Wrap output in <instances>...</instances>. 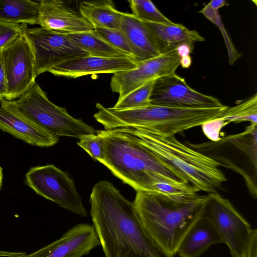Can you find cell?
<instances>
[{"label": "cell", "mask_w": 257, "mask_h": 257, "mask_svg": "<svg viewBox=\"0 0 257 257\" xmlns=\"http://www.w3.org/2000/svg\"><path fill=\"white\" fill-rule=\"evenodd\" d=\"M207 5L213 10H218L220 8L227 6L228 4L224 0H212Z\"/></svg>", "instance_id": "cell-35"}, {"label": "cell", "mask_w": 257, "mask_h": 257, "mask_svg": "<svg viewBox=\"0 0 257 257\" xmlns=\"http://www.w3.org/2000/svg\"><path fill=\"white\" fill-rule=\"evenodd\" d=\"M39 4L31 0H0V21L37 24Z\"/></svg>", "instance_id": "cell-22"}, {"label": "cell", "mask_w": 257, "mask_h": 257, "mask_svg": "<svg viewBox=\"0 0 257 257\" xmlns=\"http://www.w3.org/2000/svg\"><path fill=\"white\" fill-rule=\"evenodd\" d=\"M79 140L77 145L93 159L99 162L103 160L104 155L103 142L98 133L97 135L85 136Z\"/></svg>", "instance_id": "cell-29"}, {"label": "cell", "mask_w": 257, "mask_h": 257, "mask_svg": "<svg viewBox=\"0 0 257 257\" xmlns=\"http://www.w3.org/2000/svg\"><path fill=\"white\" fill-rule=\"evenodd\" d=\"M66 34L81 49L87 52L89 55L102 57L127 56L104 40L94 29L79 33Z\"/></svg>", "instance_id": "cell-23"}, {"label": "cell", "mask_w": 257, "mask_h": 257, "mask_svg": "<svg viewBox=\"0 0 257 257\" xmlns=\"http://www.w3.org/2000/svg\"><path fill=\"white\" fill-rule=\"evenodd\" d=\"M3 178V172H2V168L0 166V190L1 188L2 185Z\"/></svg>", "instance_id": "cell-37"}, {"label": "cell", "mask_w": 257, "mask_h": 257, "mask_svg": "<svg viewBox=\"0 0 257 257\" xmlns=\"http://www.w3.org/2000/svg\"><path fill=\"white\" fill-rule=\"evenodd\" d=\"M0 130L38 147H51L59 141L58 137L48 133L24 116L11 100H0Z\"/></svg>", "instance_id": "cell-17"}, {"label": "cell", "mask_w": 257, "mask_h": 257, "mask_svg": "<svg viewBox=\"0 0 257 257\" xmlns=\"http://www.w3.org/2000/svg\"><path fill=\"white\" fill-rule=\"evenodd\" d=\"M25 33L34 54L37 76L66 61L89 55L66 33L41 27L27 28Z\"/></svg>", "instance_id": "cell-11"}, {"label": "cell", "mask_w": 257, "mask_h": 257, "mask_svg": "<svg viewBox=\"0 0 257 257\" xmlns=\"http://www.w3.org/2000/svg\"><path fill=\"white\" fill-rule=\"evenodd\" d=\"M150 102L153 104L190 108H217L224 105L217 98L191 88L185 79L176 73L155 80Z\"/></svg>", "instance_id": "cell-13"}, {"label": "cell", "mask_w": 257, "mask_h": 257, "mask_svg": "<svg viewBox=\"0 0 257 257\" xmlns=\"http://www.w3.org/2000/svg\"><path fill=\"white\" fill-rule=\"evenodd\" d=\"M26 184L37 194L60 207L83 217L87 216L74 181L54 165L31 168L26 174Z\"/></svg>", "instance_id": "cell-9"}, {"label": "cell", "mask_w": 257, "mask_h": 257, "mask_svg": "<svg viewBox=\"0 0 257 257\" xmlns=\"http://www.w3.org/2000/svg\"><path fill=\"white\" fill-rule=\"evenodd\" d=\"M244 257H257V230L253 229Z\"/></svg>", "instance_id": "cell-32"}, {"label": "cell", "mask_w": 257, "mask_h": 257, "mask_svg": "<svg viewBox=\"0 0 257 257\" xmlns=\"http://www.w3.org/2000/svg\"><path fill=\"white\" fill-rule=\"evenodd\" d=\"M192 64L190 56H187L180 58V65L183 68H188Z\"/></svg>", "instance_id": "cell-36"}, {"label": "cell", "mask_w": 257, "mask_h": 257, "mask_svg": "<svg viewBox=\"0 0 257 257\" xmlns=\"http://www.w3.org/2000/svg\"><path fill=\"white\" fill-rule=\"evenodd\" d=\"M119 30L125 37L132 57L137 63L161 54L143 22L132 14L123 13Z\"/></svg>", "instance_id": "cell-20"}, {"label": "cell", "mask_w": 257, "mask_h": 257, "mask_svg": "<svg viewBox=\"0 0 257 257\" xmlns=\"http://www.w3.org/2000/svg\"><path fill=\"white\" fill-rule=\"evenodd\" d=\"M130 133L156 156L170 165L199 191L217 193L226 181L219 164L178 140L142 127H121Z\"/></svg>", "instance_id": "cell-5"}, {"label": "cell", "mask_w": 257, "mask_h": 257, "mask_svg": "<svg viewBox=\"0 0 257 257\" xmlns=\"http://www.w3.org/2000/svg\"><path fill=\"white\" fill-rule=\"evenodd\" d=\"M27 28V24L0 21V50L13 42Z\"/></svg>", "instance_id": "cell-30"}, {"label": "cell", "mask_w": 257, "mask_h": 257, "mask_svg": "<svg viewBox=\"0 0 257 257\" xmlns=\"http://www.w3.org/2000/svg\"><path fill=\"white\" fill-rule=\"evenodd\" d=\"M204 213L213 223L232 257H244L252 230L230 202L217 193L206 195Z\"/></svg>", "instance_id": "cell-8"}, {"label": "cell", "mask_w": 257, "mask_h": 257, "mask_svg": "<svg viewBox=\"0 0 257 257\" xmlns=\"http://www.w3.org/2000/svg\"><path fill=\"white\" fill-rule=\"evenodd\" d=\"M193 49V44L184 43L179 45L175 50L180 58L189 56Z\"/></svg>", "instance_id": "cell-34"}, {"label": "cell", "mask_w": 257, "mask_h": 257, "mask_svg": "<svg viewBox=\"0 0 257 257\" xmlns=\"http://www.w3.org/2000/svg\"><path fill=\"white\" fill-rule=\"evenodd\" d=\"M226 106L190 108L150 104L135 108L116 109L97 103L94 117L105 130L142 127L164 136H172L219 117Z\"/></svg>", "instance_id": "cell-4"}, {"label": "cell", "mask_w": 257, "mask_h": 257, "mask_svg": "<svg viewBox=\"0 0 257 257\" xmlns=\"http://www.w3.org/2000/svg\"><path fill=\"white\" fill-rule=\"evenodd\" d=\"M199 13H202L208 20L215 24L220 30L227 48L229 64L230 65H232L241 55L235 50L231 43L224 28L223 24L221 20V17L218 13V10H213L207 5Z\"/></svg>", "instance_id": "cell-27"}, {"label": "cell", "mask_w": 257, "mask_h": 257, "mask_svg": "<svg viewBox=\"0 0 257 257\" xmlns=\"http://www.w3.org/2000/svg\"><path fill=\"white\" fill-rule=\"evenodd\" d=\"M219 117L226 125L243 121L257 123V94L233 106H226Z\"/></svg>", "instance_id": "cell-24"}, {"label": "cell", "mask_w": 257, "mask_h": 257, "mask_svg": "<svg viewBox=\"0 0 257 257\" xmlns=\"http://www.w3.org/2000/svg\"><path fill=\"white\" fill-rule=\"evenodd\" d=\"M7 90V80L0 50V100L5 99Z\"/></svg>", "instance_id": "cell-33"}, {"label": "cell", "mask_w": 257, "mask_h": 257, "mask_svg": "<svg viewBox=\"0 0 257 257\" xmlns=\"http://www.w3.org/2000/svg\"><path fill=\"white\" fill-rule=\"evenodd\" d=\"M7 80L5 99H18L36 83L34 54L25 31L1 50Z\"/></svg>", "instance_id": "cell-10"}, {"label": "cell", "mask_w": 257, "mask_h": 257, "mask_svg": "<svg viewBox=\"0 0 257 257\" xmlns=\"http://www.w3.org/2000/svg\"><path fill=\"white\" fill-rule=\"evenodd\" d=\"M81 15L95 28L119 30L123 13L109 0L83 1L78 7Z\"/></svg>", "instance_id": "cell-21"}, {"label": "cell", "mask_w": 257, "mask_h": 257, "mask_svg": "<svg viewBox=\"0 0 257 257\" xmlns=\"http://www.w3.org/2000/svg\"><path fill=\"white\" fill-rule=\"evenodd\" d=\"M189 147L207 156L243 178L249 194L257 197V123H250L238 134L216 141L192 144Z\"/></svg>", "instance_id": "cell-6"}, {"label": "cell", "mask_w": 257, "mask_h": 257, "mask_svg": "<svg viewBox=\"0 0 257 257\" xmlns=\"http://www.w3.org/2000/svg\"><path fill=\"white\" fill-rule=\"evenodd\" d=\"M143 23L161 54L172 51L184 43L194 44L205 41L197 31L181 24Z\"/></svg>", "instance_id": "cell-18"}, {"label": "cell", "mask_w": 257, "mask_h": 257, "mask_svg": "<svg viewBox=\"0 0 257 257\" xmlns=\"http://www.w3.org/2000/svg\"><path fill=\"white\" fill-rule=\"evenodd\" d=\"M226 124L219 117L205 122L201 125L203 132L210 141L219 140L221 129Z\"/></svg>", "instance_id": "cell-31"}, {"label": "cell", "mask_w": 257, "mask_h": 257, "mask_svg": "<svg viewBox=\"0 0 257 257\" xmlns=\"http://www.w3.org/2000/svg\"><path fill=\"white\" fill-rule=\"evenodd\" d=\"M180 57L175 49L138 63L131 70L113 75L110 86L120 99L147 83L176 73Z\"/></svg>", "instance_id": "cell-12"}, {"label": "cell", "mask_w": 257, "mask_h": 257, "mask_svg": "<svg viewBox=\"0 0 257 257\" xmlns=\"http://www.w3.org/2000/svg\"><path fill=\"white\" fill-rule=\"evenodd\" d=\"M99 245L100 242L94 225L80 223L47 246L20 257H82Z\"/></svg>", "instance_id": "cell-14"}, {"label": "cell", "mask_w": 257, "mask_h": 257, "mask_svg": "<svg viewBox=\"0 0 257 257\" xmlns=\"http://www.w3.org/2000/svg\"><path fill=\"white\" fill-rule=\"evenodd\" d=\"M155 80L150 81L139 88L118 99L113 107L116 109L141 107L151 104L150 96Z\"/></svg>", "instance_id": "cell-26"}, {"label": "cell", "mask_w": 257, "mask_h": 257, "mask_svg": "<svg viewBox=\"0 0 257 257\" xmlns=\"http://www.w3.org/2000/svg\"><path fill=\"white\" fill-rule=\"evenodd\" d=\"M37 25L46 30L75 33L94 29L93 26L66 2L41 0Z\"/></svg>", "instance_id": "cell-16"}, {"label": "cell", "mask_w": 257, "mask_h": 257, "mask_svg": "<svg viewBox=\"0 0 257 257\" xmlns=\"http://www.w3.org/2000/svg\"><path fill=\"white\" fill-rule=\"evenodd\" d=\"M90 214L105 257H169L143 227L134 202L107 181L93 186Z\"/></svg>", "instance_id": "cell-1"}, {"label": "cell", "mask_w": 257, "mask_h": 257, "mask_svg": "<svg viewBox=\"0 0 257 257\" xmlns=\"http://www.w3.org/2000/svg\"><path fill=\"white\" fill-rule=\"evenodd\" d=\"M206 195L190 201L173 202L151 192L137 191L134 201L146 231L169 257L203 213Z\"/></svg>", "instance_id": "cell-3"}, {"label": "cell", "mask_w": 257, "mask_h": 257, "mask_svg": "<svg viewBox=\"0 0 257 257\" xmlns=\"http://www.w3.org/2000/svg\"><path fill=\"white\" fill-rule=\"evenodd\" d=\"M11 101L26 118L58 138L65 136L80 139L99 133V131L86 124L82 119L70 115L65 108L50 101L36 82L17 100Z\"/></svg>", "instance_id": "cell-7"}, {"label": "cell", "mask_w": 257, "mask_h": 257, "mask_svg": "<svg viewBox=\"0 0 257 257\" xmlns=\"http://www.w3.org/2000/svg\"><path fill=\"white\" fill-rule=\"evenodd\" d=\"M132 15L143 22L171 24L173 22L166 17L150 0L128 1Z\"/></svg>", "instance_id": "cell-25"}, {"label": "cell", "mask_w": 257, "mask_h": 257, "mask_svg": "<svg viewBox=\"0 0 257 257\" xmlns=\"http://www.w3.org/2000/svg\"><path fill=\"white\" fill-rule=\"evenodd\" d=\"M223 243L213 223L204 213L181 241L177 253L180 257H199L211 245Z\"/></svg>", "instance_id": "cell-19"}, {"label": "cell", "mask_w": 257, "mask_h": 257, "mask_svg": "<svg viewBox=\"0 0 257 257\" xmlns=\"http://www.w3.org/2000/svg\"><path fill=\"white\" fill-rule=\"evenodd\" d=\"M104 145L100 163L137 191L149 192L152 179L163 178L176 184L189 183L183 176L156 156L123 128L99 131Z\"/></svg>", "instance_id": "cell-2"}, {"label": "cell", "mask_w": 257, "mask_h": 257, "mask_svg": "<svg viewBox=\"0 0 257 257\" xmlns=\"http://www.w3.org/2000/svg\"><path fill=\"white\" fill-rule=\"evenodd\" d=\"M94 30L104 40L113 47L132 57V51L128 42L120 30L95 28Z\"/></svg>", "instance_id": "cell-28"}, {"label": "cell", "mask_w": 257, "mask_h": 257, "mask_svg": "<svg viewBox=\"0 0 257 257\" xmlns=\"http://www.w3.org/2000/svg\"><path fill=\"white\" fill-rule=\"evenodd\" d=\"M138 63L130 56L102 57L87 55L56 65L48 72L54 75L76 78L90 74L113 73L135 68Z\"/></svg>", "instance_id": "cell-15"}]
</instances>
